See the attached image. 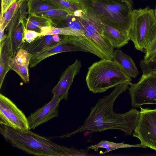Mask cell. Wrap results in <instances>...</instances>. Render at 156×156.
Wrapping results in <instances>:
<instances>
[{"instance_id": "obj_1", "label": "cell", "mask_w": 156, "mask_h": 156, "mask_svg": "<svg viewBox=\"0 0 156 156\" xmlns=\"http://www.w3.org/2000/svg\"><path fill=\"white\" fill-rule=\"evenodd\" d=\"M128 85L122 83L116 86L109 95L98 100L95 105L91 108L89 115L83 125L73 131L58 137H69L87 130L94 133L118 129L124 132L126 135L131 134L137 124L140 111L132 108L127 112L117 114L113 110L115 101L121 94L129 90Z\"/></svg>"}, {"instance_id": "obj_2", "label": "cell", "mask_w": 156, "mask_h": 156, "mask_svg": "<svg viewBox=\"0 0 156 156\" xmlns=\"http://www.w3.org/2000/svg\"><path fill=\"white\" fill-rule=\"evenodd\" d=\"M0 133L12 147L34 155L85 156L88 155L87 149H77L59 145L52 142L49 137L40 136L29 129L18 130L1 125Z\"/></svg>"}, {"instance_id": "obj_3", "label": "cell", "mask_w": 156, "mask_h": 156, "mask_svg": "<svg viewBox=\"0 0 156 156\" xmlns=\"http://www.w3.org/2000/svg\"><path fill=\"white\" fill-rule=\"evenodd\" d=\"M88 13L105 24L129 33L133 10L132 0H78Z\"/></svg>"}, {"instance_id": "obj_4", "label": "cell", "mask_w": 156, "mask_h": 156, "mask_svg": "<svg viewBox=\"0 0 156 156\" xmlns=\"http://www.w3.org/2000/svg\"><path fill=\"white\" fill-rule=\"evenodd\" d=\"M86 81L89 90L101 93L117 85L132 83L130 77L116 62L101 59L88 68Z\"/></svg>"}, {"instance_id": "obj_5", "label": "cell", "mask_w": 156, "mask_h": 156, "mask_svg": "<svg viewBox=\"0 0 156 156\" xmlns=\"http://www.w3.org/2000/svg\"><path fill=\"white\" fill-rule=\"evenodd\" d=\"M128 34L135 48L145 53L156 37V18L154 10L149 6L133 9Z\"/></svg>"}, {"instance_id": "obj_6", "label": "cell", "mask_w": 156, "mask_h": 156, "mask_svg": "<svg viewBox=\"0 0 156 156\" xmlns=\"http://www.w3.org/2000/svg\"><path fill=\"white\" fill-rule=\"evenodd\" d=\"M129 94L133 107L143 105L156 104V74H143L139 81L130 85Z\"/></svg>"}, {"instance_id": "obj_7", "label": "cell", "mask_w": 156, "mask_h": 156, "mask_svg": "<svg viewBox=\"0 0 156 156\" xmlns=\"http://www.w3.org/2000/svg\"><path fill=\"white\" fill-rule=\"evenodd\" d=\"M138 122L133 133L141 144L156 152V109L140 107Z\"/></svg>"}, {"instance_id": "obj_8", "label": "cell", "mask_w": 156, "mask_h": 156, "mask_svg": "<svg viewBox=\"0 0 156 156\" xmlns=\"http://www.w3.org/2000/svg\"><path fill=\"white\" fill-rule=\"evenodd\" d=\"M0 123L16 130L24 131L29 129L24 113L10 99L0 94Z\"/></svg>"}, {"instance_id": "obj_9", "label": "cell", "mask_w": 156, "mask_h": 156, "mask_svg": "<svg viewBox=\"0 0 156 156\" xmlns=\"http://www.w3.org/2000/svg\"><path fill=\"white\" fill-rule=\"evenodd\" d=\"M61 100L53 96L50 101L37 109L27 118L29 129H34L51 119L58 117L59 103Z\"/></svg>"}, {"instance_id": "obj_10", "label": "cell", "mask_w": 156, "mask_h": 156, "mask_svg": "<svg viewBox=\"0 0 156 156\" xmlns=\"http://www.w3.org/2000/svg\"><path fill=\"white\" fill-rule=\"evenodd\" d=\"M82 67L81 62L76 59L63 72L58 82L52 89L51 93L61 100L68 99V93L74 80Z\"/></svg>"}, {"instance_id": "obj_11", "label": "cell", "mask_w": 156, "mask_h": 156, "mask_svg": "<svg viewBox=\"0 0 156 156\" xmlns=\"http://www.w3.org/2000/svg\"><path fill=\"white\" fill-rule=\"evenodd\" d=\"M84 51L76 45L69 41V36L64 35L62 41L55 46L33 55L29 63L30 68L35 67L44 59L56 54L71 51Z\"/></svg>"}, {"instance_id": "obj_12", "label": "cell", "mask_w": 156, "mask_h": 156, "mask_svg": "<svg viewBox=\"0 0 156 156\" xmlns=\"http://www.w3.org/2000/svg\"><path fill=\"white\" fill-rule=\"evenodd\" d=\"M60 42L57 43L55 41L53 38V35H42L30 43H23L21 48L33 55L52 47Z\"/></svg>"}, {"instance_id": "obj_13", "label": "cell", "mask_w": 156, "mask_h": 156, "mask_svg": "<svg viewBox=\"0 0 156 156\" xmlns=\"http://www.w3.org/2000/svg\"><path fill=\"white\" fill-rule=\"evenodd\" d=\"M114 48H120L128 43L130 38L128 33L104 24L103 35Z\"/></svg>"}, {"instance_id": "obj_14", "label": "cell", "mask_w": 156, "mask_h": 156, "mask_svg": "<svg viewBox=\"0 0 156 156\" xmlns=\"http://www.w3.org/2000/svg\"><path fill=\"white\" fill-rule=\"evenodd\" d=\"M0 88L5 76L11 69L9 65L11 56L10 41L9 37H7L0 42ZM12 57V56H11Z\"/></svg>"}, {"instance_id": "obj_15", "label": "cell", "mask_w": 156, "mask_h": 156, "mask_svg": "<svg viewBox=\"0 0 156 156\" xmlns=\"http://www.w3.org/2000/svg\"><path fill=\"white\" fill-rule=\"evenodd\" d=\"M24 21H20L15 26L8 30V36L10 39L11 56L14 58L18 50L23 44Z\"/></svg>"}, {"instance_id": "obj_16", "label": "cell", "mask_w": 156, "mask_h": 156, "mask_svg": "<svg viewBox=\"0 0 156 156\" xmlns=\"http://www.w3.org/2000/svg\"><path fill=\"white\" fill-rule=\"evenodd\" d=\"M112 59L117 62L130 77L135 78L139 71L132 58L121 50L114 51Z\"/></svg>"}, {"instance_id": "obj_17", "label": "cell", "mask_w": 156, "mask_h": 156, "mask_svg": "<svg viewBox=\"0 0 156 156\" xmlns=\"http://www.w3.org/2000/svg\"><path fill=\"white\" fill-rule=\"evenodd\" d=\"M24 26L29 30L41 32V28L44 27L52 26L51 22L48 19L35 14H29L24 21Z\"/></svg>"}, {"instance_id": "obj_18", "label": "cell", "mask_w": 156, "mask_h": 156, "mask_svg": "<svg viewBox=\"0 0 156 156\" xmlns=\"http://www.w3.org/2000/svg\"><path fill=\"white\" fill-rule=\"evenodd\" d=\"M147 147L142 144H139L135 145H131L126 144L124 142L121 143H116L114 142L106 140H101L97 144L92 145L88 147V148L94 150L95 151H98L99 149L103 148L106 149L103 154L112 151L113 150L124 148L130 147Z\"/></svg>"}, {"instance_id": "obj_19", "label": "cell", "mask_w": 156, "mask_h": 156, "mask_svg": "<svg viewBox=\"0 0 156 156\" xmlns=\"http://www.w3.org/2000/svg\"><path fill=\"white\" fill-rule=\"evenodd\" d=\"M40 33L44 36L58 34L68 36H84L83 34L73 30L69 27H57L52 25L42 27Z\"/></svg>"}, {"instance_id": "obj_20", "label": "cell", "mask_w": 156, "mask_h": 156, "mask_svg": "<svg viewBox=\"0 0 156 156\" xmlns=\"http://www.w3.org/2000/svg\"><path fill=\"white\" fill-rule=\"evenodd\" d=\"M70 14L67 11L61 9H51L36 15L45 17L51 22L52 26L56 27L63 19Z\"/></svg>"}, {"instance_id": "obj_21", "label": "cell", "mask_w": 156, "mask_h": 156, "mask_svg": "<svg viewBox=\"0 0 156 156\" xmlns=\"http://www.w3.org/2000/svg\"><path fill=\"white\" fill-rule=\"evenodd\" d=\"M27 3L29 14H34L51 9H60L42 0H29Z\"/></svg>"}, {"instance_id": "obj_22", "label": "cell", "mask_w": 156, "mask_h": 156, "mask_svg": "<svg viewBox=\"0 0 156 156\" xmlns=\"http://www.w3.org/2000/svg\"><path fill=\"white\" fill-rule=\"evenodd\" d=\"M66 10L73 15L74 12L83 9L78 0H42Z\"/></svg>"}, {"instance_id": "obj_23", "label": "cell", "mask_w": 156, "mask_h": 156, "mask_svg": "<svg viewBox=\"0 0 156 156\" xmlns=\"http://www.w3.org/2000/svg\"><path fill=\"white\" fill-rule=\"evenodd\" d=\"M69 27L72 29L81 32L84 34L83 28L78 17L69 14L63 19L55 27Z\"/></svg>"}, {"instance_id": "obj_24", "label": "cell", "mask_w": 156, "mask_h": 156, "mask_svg": "<svg viewBox=\"0 0 156 156\" xmlns=\"http://www.w3.org/2000/svg\"><path fill=\"white\" fill-rule=\"evenodd\" d=\"M9 65L11 70L15 71L24 82L26 83L29 82V69L18 64L14 58L11 56L9 59Z\"/></svg>"}, {"instance_id": "obj_25", "label": "cell", "mask_w": 156, "mask_h": 156, "mask_svg": "<svg viewBox=\"0 0 156 156\" xmlns=\"http://www.w3.org/2000/svg\"><path fill=\"white\" fill-rule=\"evenodd\" d=\"M32 56L27 51L21 48L18 50L14 58L18 64L29 69V63Z\"/></svg>"}, {"instance_id": "obj_26", "label": "cell", "mask_w": 156, "mask_h": 156, "mask_svg": "<svg viewBox=\"0 0 156 156\" xmlns=\"http://www.w3.org/2000/svg\"><path fill=\"white\" fill-rule=\"evenodd\" d=\"M143 74L153 73L156 74V53L148 61L141 60L140 62Z\"/></svg>"}, {"instance_id": "obj_27", "label": "cell", "mask_w": 156, "mask_h": 156, "mask_svg": "<svg viewBox=\"0 0 156 156\" xmlns=\"http://www.w3.org/2000/svg\"><path fill=\"white\" fill-rule=\"evenodd\" d=\"M41 36L42 35L41 33L27 29L24 26L23 36V44L24 43H30Z\"/></svg>"}, {"instance_id": "obj_28", "label": "cell", "mask_w": 156, "mask_h": 156, "mask_svg": "<svg viewBox=\"0 0 156 156\" xmlns=\"http://www.w3.org/2000/svg\"><path fill=\"white\" fill-rule=\"evenodd\" d=\"M145 53L144 58L142 60L147 62L149 61L156 53V37L146 49Z\"/></svg>"}, {"instance_id": "obj_29", "label": "cell", "mask_w": 156, "mask_h": 156, "mask_svg": "<svg viewBox=\"0 0 156 156\" xmlns=\"http://www.w3.org/2000/svg\"><path fill=\"white\" fill-rule=\"evenodd\" d=\"M28 8L27 2L25 0H21L20 4L19 12L20 21H24L27 19V9Z\"/></svg>"}, {"instance_id": "obj_30", "label": "cell", "mask_w": 156, "mask_h": 156, "mask_svg": "<svg viewBox=\"0 0 156 156\" xmlns=\"http://www.w3.org/2000/svg\"><path fill=\"white\" fill-rule=\"evenodd\" d=\"M17 0H7L6 10H7L10 6L15 2Z\"/></svg>"}, {"instance_id": "obj_31", "label": "cell", "mask_w": 156, "mask_h": 156, "mask_svg": "<svg viewBox=\"0 0 156 156\" xmlns=\"http://www.w3.org/2000/svg\"><path fill=\"white\" fill-rule=\"evenodd\" d=\"M83 133V134H84L83 135L85 136H87L89 134L91 133V132L90 130H86Z\"/></svg>"}, {"instance_id": "obj_32", "label": "cell", "mask_w": 156, "mask_h": 156, "mask_svg": "<svg viewBox=\"0 0 156 156\" xmlns=\"http://www.w3.org/2000/svg\"><path fill=\"white\" fill-rule=\"evenodd\" d=\"M154 15H155V17L156 18V5L155 6V8L154 10Z\"/></svg>"}, {"instance_id": "obj_33", "label": "cell", "mask_w": 156, "mask_h": 156, "mask_svg": "<svg viewBox=\"0 0 156 156\" xmlns=\"http://www.w3.org/2000/svg\"><path fill=\"white\" fill-rule=\"evenodd\" d=\"M25 1H26L27 2L29 0H25Z\"/></svg>"}]
</instances>
